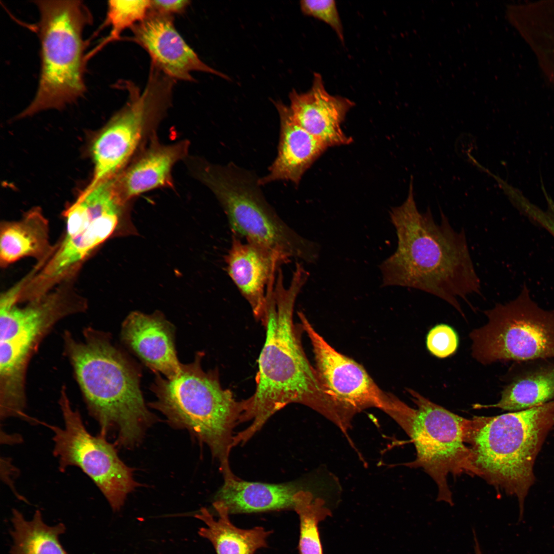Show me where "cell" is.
Instances as JSON below:
<instances>
[{
  "label": "cell",
  "mask_w": 554,
  "mask_h": 554,
  "mask_svg": "<svg viewBox=\"0 0 554 554\" xmlns=\"http://www.w3.org/2000/svg\"><path fill=\"white\" fill-rule=\"evenodd\" d=\"M473 532H474L473 533V536H474V548L475 554H483V553H482V552L481 551V547L480 546L479 543L478 542V539L477 538L476 534L474 530H473Z\"/></svg>",
  "instance_id": "f546056e"
},
{
  "label": "cell",
  "mask_w": 554,
  "mask_h": 554,
  "mask_svg": "<svg viewBox=\"0 0 554 554\" xmlns=\"http://www.w3.org/2000/svg\"><path fill=\"white\" fill-rule=\"evenodd\" d=\"M123 342L151 370L171 379L180 371L174 344V328L160 312L130 313L123 322Z\"/></svg>",
  "instance_id": "ac0fdd59"
},
{
  "label": "cell",
  "mask_w": 554,
  "mask_h": 554,
  "mask_svg": "<svg viewBox=\"0 0 554 554\" xmlns=\"http://www.w3.org/2000/svg\"><path fill=\"white\" fill-rule=\"evenodd\" d=\"M213 506L217 520L206 508L201 509L195 517L206 525L199 528V535L212 543L216 554H254L267 546L270 531L260 526L249 529L238 528L231 523L228 509L222 503L215 501Z\"/></svg>",
  "instance_id": "603a6c76"
},
{
  "label": "cell",
  "mask_w": 554,
  "mask_h": 554,
  "mask_svg": "<svg viewBox=\"0 0 554 554\" xmlns=\"http://www.w3.org/2000/svg\"><path fill=\"white\" fill-rule=\"evenodd\" d=\"M41 71L37 92L18 115L30 116L49 109H62L81 96L84 81L85 44L83 31L91 21L80 1H38Z\"/></svg>",
  "instance_id": "ba28073f"
},
{
  "label": "cell",
  "mask_w": 554,
  "mask_h": 554,
  "mask_svg": "<svg viewBox=\"0 0 554 554\" xmlns=\"http://www.w3.org/2000/svg\"><path fill=\"white\" fill-rule=\"evenodd\" d=\"M11 521V554H68L59 539L66 529L63 523L48 525L39 510L28 521L16 509L12 510Z\"/></svg>",
  "instance_id": "cb8c5ba5"
},
{
  "label": "cell",
  "mask_w": 554,
  "mask_h": 554,
  "mask_svg": "<svg viewBox=\"0 0 554 554\" xmlns=\"http://www.w3.org/2000/svg\"><path fill=\"white\" fill-rule=\"evenodd\" d=\"M58 404L64 427L40 424L53 432V453L58 459L60 469L65 470L72 466L81 468L100 489L112 509L119 510L137 485L131 469L120 459L106 437L89 432L78 410L72 407L65 385L60 390Z\"/></svg>",
  "instance_id": "7c38bea8"
},
{
  "label": "cell",
  "mask_w": 554,
  "mask_h": 554,
  "mask_svg": "<svg viewBox=\"0 0 554 554\" xmlns=\"http://www.w3.org/2000/svg\"><path fill=\"white\" fill-rule=\"evenodd\" d=\"M459 344L456 332L450 326L440 324L428 332L426 338L427 347L430 352L439 358L448 357L454 353Z\"/></svg>",
  "instance_id": "83f0119b"
},
{
  "label": "cell",
  "mask_w": 554,
  "mask_h": 554,
  "mask_svg": "<svg viewBox=\"0 0 554 554\" xmlns=\"http://www.w3.org/2000/svg\"><path fill=\"white\" fill-rule=\"evenodd\" d=\"M554 427V400L530 408L467 419L465 442L475 476L518 499L520 519L535 481V463Z\"/></svg>",
  "instance_id": "277c9868"
},
{
  "label": "cell",
  "mask_w": 554,
  "mask_h": 554,
  "mask_svg": "<svg viewBox=\"0 0 554 554\" xmlns=\"http://www.w3.org/2000/svg\"><path fill=\"white\" fill-rule=\"evenodd\" d=\"M484 313L487 323L469 334L479 363L554 359V310L541 307L525 285L515 299Z\"/></svg>",
  "instance_id": "8fae6325"
},
{
  "label": "cell",
  "mask_w": 554,
  "mask_h": 554,
  "mask_svg": "<svg viewBox=\"0 0 554 554\" xmlns=\"http://www.w3.org/2000/svg\"><path fill=\"white\" fill-rule=\"evenodd\" d=\"M539 359L513 362L500 400L495 404H476L475 409L497 408L516 411L554 400V361Z\"/></svg>",
  "instance_id": "ffe728a7"
},
{
  "label": "cell",
  "mask_w": 554,
  "mask_h": 554,
  "mask_svg": "<svg viewBox=\"0 0 554 554\" xmlns=\"http://www.w3.org/2000/svg\"><path fill=\"white\" fill-rule=\"evenodd\" d=\"M34 268H37L38 269H38V268H37V267H34ZM28 275H27V276H26V278H27V276H28ZM26 279H27V278H26ZM19 293H20V292H19ZM18 296H19V295H18Z\"/></svg>",
  "instance_id": "1f68e13d"
},
{
  "label": "cell",
  "mask_w": 554,
  "mask_h": 554,
  "mask_svg": "<svg viewBox=\"0 0 554 554\" xmlns=\"http://www.w3.org/2000/svg\"><path fill=\"white\" fill-rule=\"evenodd\" d=\"M190 173L214 194L233 235L264 247L287 261L315 263L320 246L287 225L266 200L259 178L235 164H214L191 156L185 163Z\"/></svg>",
  "instance_id": "8992f818"
},
{
  "label": "cell",
  "mask_w": 554,
  "mask_h": 554,
  "mask_svg": "<svg viewBox=\"0 0 554 554\" xmlns=\"http://www.w3.org/2000/svg\"><path fill=\"white\" fill-rule=\"evenodd\" d=\"M407 391L417 407L404 403L394 420L413 443L417 452L416 459L405 465L422 468L437 485V500L453 505L448 476H474L470 451L465 442L467 419L412 389Z\"/></svg>",
  "instance_id": "30bf717a"
},
{
  "label": "cell",
  "mask_w": 554,
  "mask_h": 554,
  "mask_svg": "<svg viewBox=\"0 0 554 554\" xmlns=\"http://www.w3.org/2000/svg\"><path fill=\"white\" fill-rule=\"evenodd\" d=\"M225 259L228 275L250 305L255 319L261 322L268 283L281 265L289 261L264 247L234 235Z\"/></svg>",
  "instance_id": "e0dca14e"
},
{
  "label": "cell",
  "mask_w": 554,
  "mask_h": 554,
  "mask_svg": "<svg viewBox=\"0 0 554 554\" xmlns=\"http://www.w3.org/2000/svg\"><path fill=\"white\" fill-rule=\"evenodd\" d=\"M85 311L81 295L62 283L19 307L7 291L0 298V410L19 415L27 406L26 375L40 344L63 319Z\"/></svg>",
  "instance_id": "52a82bcc"
},
{
  "label": "cell",
  "mask_w": 554,
  "mask_h": 554,
  "mask_svg": "<svg viewBox=\"0 0 554 554\" xmlns=\"http://www.w3.org/2000/svg\"><path fill=\"white\" fill-rule=\"evenodd\" d=\"M273 103L280 122L278 154L268 174L259 182L261 186L287 181L298 185L305 172L328 147L294 122L286 105L280 101Z\"/></svg>",
  "instance_id": "d6986e66"
},
{
  "label": "cell",
  "mask_w": 554,
  "mask_h": 554,
  "mask_svg": "<svg viewBox=\"0 0 554 554\" xmlns=\"http://www.w3.org/2000/svg\"><path fill=\"white\" fill-rule=\"evenodd\" d=\"M132 39L149 54L151 64L174 80L193 82V72L230 78L202 61L175 29L172 16L150 9L145 18L133 26Z\"/></svg>",
  "instance_id": "5bb4252c"
},
{
  "label": "cell",
  "mask_w": 554,
  "mask_h": 554,
  "mask_svg": "<svg viewBox=\"0 0 554 554\" xmlns=\"http://www.w3.org/2000/svg\"><path fill=\"white\" fill-rule=\"evenodd\" d=\"M186 140L172 144L153 138L115 177L118 191L129 203L142 193L161 188H173L172 169L189 155Z\"/></svg>",
  "instance_id": "2e32d148"
},
{
  "label": "cell",
  "mask_w": 554,
  "mask_h": 554,
  "mask_svg": "<svg viewBox=\"0 0 554 554\" xmlns=\"http://www.w3.org/2000/svg\"><path fill=\"white\" fill-rule=\"evenodd\" d=\"M298 315L312 346L315 368L329 392L355 414L375 407L390 417L401 400L382 390L362 366L331 347L303 312L299 311Z\"/></svg>",
  "instance_id": "4fadbf2b"
},
{
  "label": "cell",
  "mask_w": 554,
  "mask_h": 554,
  "mask_svg": "<svg viewBox=\"0 0 554 554\" xmlns=\"http://www.w3.org/2000/svg\"><path fill=\"white\" fill-rule=\"evenodd\" d=\"M82 340L65 330L63 353L72 367L89 414L100 434H115L118 444L139 443L153 421L141 391L137 371L112 343L110 334L92 326Z\"/></svg>",
  "instance_id": "3957f363"
},
{
  "label": "cell",
  "mask_w": 554,
  "mask_h": 554,
  "mask_svg": "<svg viewBox=\"0 0 554 554\" xmlns=\"http://www.w3.org/2000/svg\"><path fill=\"white\" fill-rule=\"evenodd\" d=\"M175 82L151 64L143 90L131 82H124L122 86L128 90L127 101L94 140L93 176L85 191L118 175L157 136V128L172 105Z\"/></svg>",
  "instance_id": "9c48e42d"
},
{
  "label": "cell",
  "mask_w": 554,
  "mask_h": 554,
  "mask_svg": "<svg viewBox=\"0 0 554 554\" xmlns=\"http://www.w3.org/2000/svg\"><path fill=\"white\" fill-rule=\"evenodd\" d=\"M411 177L408 195L389 215L397 236L393 254L379 265L382 287L399 286L424 291L445 301L464 318L459 299L481 295V283L464 229L455 230L441 211L436 222L429 207H417Z\"/></svg>",
  "instance_id": "7a4b0ae2"
},
{
  "label": "cell",
  "mask_w": 554,
  "mask_h": 554,
  "mask_svg": "<svg viewBox=\"0 0 554 554\" xmlns=\"http://www.w3.org/2000/svg\"><path fill=\"white\" fill-rule=\"evenodd\" d=\"M187 0H153L151 1V9L162 14L172 16L173 14L183 12L189 5Z\"/></svg>",
  "instance_id": "f1b7e54d"
},
{
  "label": "cell",
  "mask_w": 554,
  "mask_h": 554,
  "mask_svg": "<svg viewBox=\"0 0 554 554\" xmlns=\"http://www.w3.org/2000/svg\"><path fill=\"white\" fill-rule=\"evenodd\" d=\"M104 26H110L108 37L94 49L88 57L93 55L108 43L118 39L123 31L144 20L151 9V1H109Z\"/></svg>",
  "instance_id": "484cf974"
},
{
  "label": "cell",
  "mask_w": 554,
  "mask_h": 554,
  "mask_svg": "<svg viewBox=\"0 0 554 554\" xmlns=\"http://www.w3.org/2000/svg\"><path fill=\"white\" fill-rule=\"evenodd\" d=\"M308 279L304 271L295 270L286 287L279 269L275 283L271 280L268 284L261 322L266 339L258 360L256 387L244 400L242 423H251L236 434L239 444L246 443L272 415L291 403L313 409L339 427L350 418V410L329 392L310 364L302 344V326L293 321L296 298Z\"/></svg>",
  "instance_id": "6da1fadb"
},
{
  "label": "cell",
  "mask_w": 554,
  "mask_h": 554,
  "mask_svg": "<svg viewBox=\"0 0 554 554\" xmlns=\"http://www.w3.org/2000/svg\"><path fill=\"white\" fill-rule=\"evenodd\" d=\"M203 353L194 361L182 364L171 379L156 377L152 386L156 400L151 403L173 425L188 430L209 447L219 461L224 479L231 478L229 463L234 447V429L242 423L244 400L222 386L217 369L205 371L201 365Z\"/></svg>",
  "instance_id": "5b68a950"
},
{
  "label": "cell",
  "mask_w": 554,
  "mask_h": 554,
  "mask_svg": "<svg viewBox=\"0 0 554 554\" xmlns=\"http://www.w3.org/2000/svg\"><path fill=\"white\" fill-rule=\"evenodd\" d=\"M35 270H38V269H37V268H34L33 269V270H32V271H31V272H30L29 273V274H28V276H27V278L26 280H27V279H28V277H29V274H30V273H31V272H33V271H34ZM26 281H27V280H26ZM26 281H25V282H26ZM24 285H25V284H24ZM23 287H24V286H23ZM22 289H23V288H22ZM21 291H20V293H21ZM20 293H19V296H18V303H21V302L19 301V294H20Z\"/></svg>",
  "instance_id": "4dcf8cb0"
},
{
  "label": "cell",
  "mask_w": 554,
  "mask_h": 554,
  "mask_svg": "<svg viewBox=\"0 0 554 554\" xmlns=\"http://www.w3.org/2000/svg\"><path fill=\"white\" fill-rule=\"evenodd\" d=\"M49 222L41 208L35 207L20 220L3 221L0 226V264L6 267L27 257L46 262L55 246L49 241Z\"/></svg>",
  "instance_id": "7402d4cb"
},
{
  "label": "cell",
  "mask_w": 554,
  "mask_h": 554,
  "mask_svg": "<svg viewBox=\"0 0 554 554\" xmlns=\"http://www.w3.org/2000/svg\"><path fill=\"white\" fill-rule=\"evenodd\" d=\"M289 98L287 107L292 119L328 147L352 142L342 130L341 124L354 103L347 98L329 94L320 74L314 73L308 91L300 93L293 89Z\"/></svg>",
  "instance_id": "9a60e30c"
},
{
  "label": "cell",
  "mask_w": 554,
  "mask_h": 554,
  "mask_svg": "<svg viewBox=\"0 0 554 554\" xmlns=\"http://www.w3.org/2000/svg\"><path fill=\"white\" fill-rule=\"evenodd\" d=\"M294 509L300 519V554H323L318 524L331 511L322 498L310 492L296 504Z\"/></svg>",
  "instance_id": "d4e9b609"
},
{
  "label": "cell",
  "mask_w": 554,
  "mask_h": 554,
  "mask_svg": "<svg viewBox=\"0 0 554 554\" xmlns=\"http://www.w3.org/2000/svg\"><path fill=\"white\" fill-rule=\"evenodd\" d=\"M300 8L305 15L318 18L329 25L336 32L340 41L342 43L344 42L343 26L334 1L303 0L300 2Z\"/></svg>",
  "instance_id": "4316f807"
},
{
  "label": "cell",
  "mask_w": 554,
  "mask_h": 554,
  "mask_svg": "<svg viewBox=\"0 0 554 554\" xmlns=\"http://www.w3.org/2000/svg\"><path fill=\"white\" fill-rule=\"evenodd\" d=\"M308 491L296 483L248 482L236 477L224 479L216 501L222 503L229 513L294 509Z\"/></svg>",
  "instance_id": "44dd1931"
}]
</instances>
